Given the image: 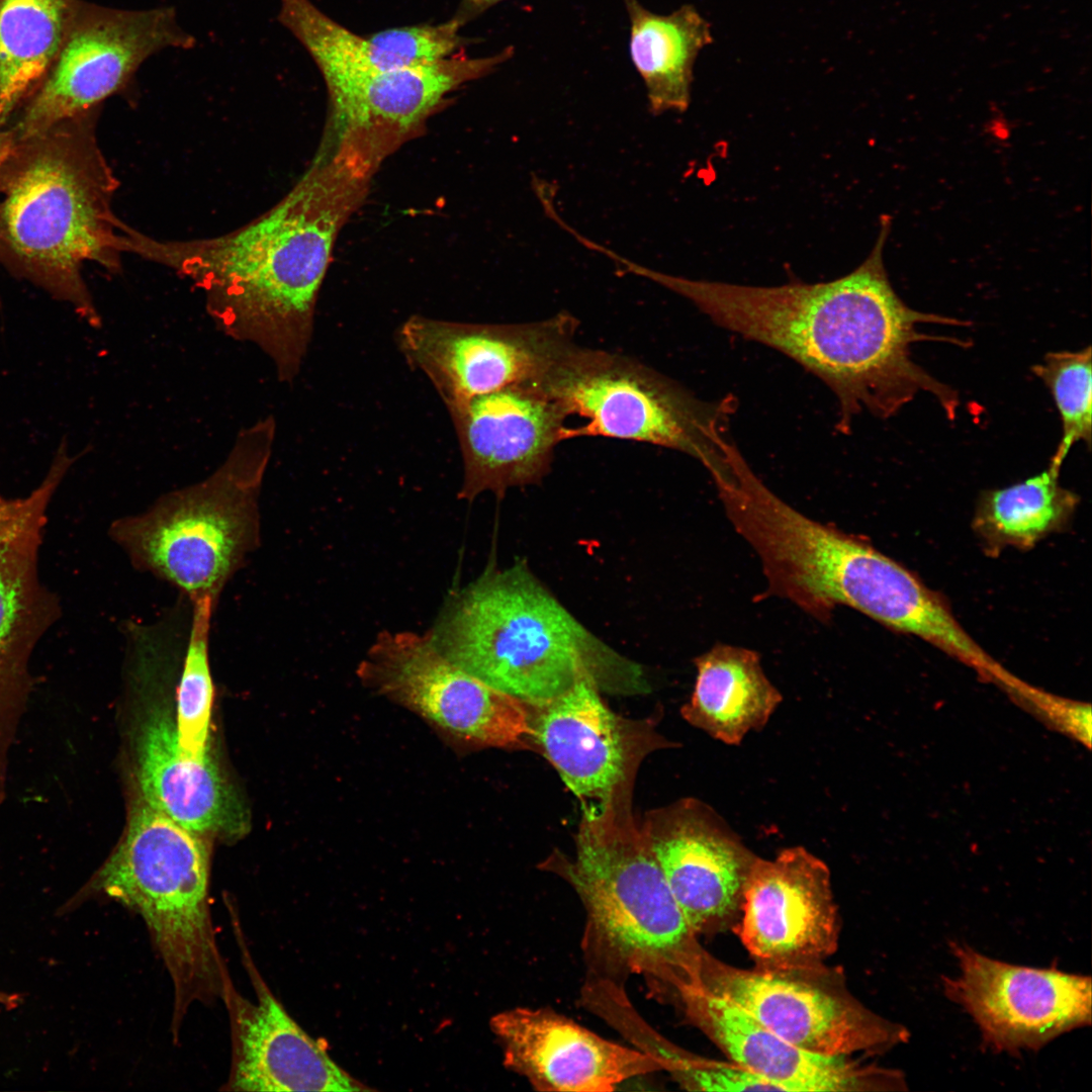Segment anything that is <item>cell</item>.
<instances>
[{"instance_id":"cell-1","label":"cell","mask_w":1092,"mask_h":1092,"mask_svg":"<svg viewBox=\"0 0 1092 1092\" xmlns=\"http://www.w3.org/2000/svg\"><path fill=\"white\" fill-rule=\"evenodd\" d=\"M880 221L867 259L829 282L749 286L650 268L641 275L689 299L719 327L774 348L816 375L837 398L839 432L849 433L862 412L890 418L922 391L931 393L951 420L957 392L917 365L910 349L923 341L964 346L958 339L921 334L917 327L966 324L912 309L897 295L883 260L891 217L883 215Z\"/></svg>"},{"instance_id":"cell-2","label":"cell","mask_w":1092,"mask_h":1092,"mask_svg":"<svg viewBox=\"0 0 1092 1092\" xmlns=\"http://www.w3.org/2000/svg\"><path fill=\"white\" fill-rule=\"evenodd\" d=\"M312 164L273 207L224 235L159 240L124 224L121 251L173 270L205 297L228 336L259 347L280 381L300 372L313 332L318 291L346 213L356 170Z\"/></svg>"},{"instance_id":"cell-3","label":"cell","mask_w":1092,"mask_h":1092,"mask_svg":"<svg viewBox=\"0 0 1092 1092\" xmlns=\"http://www.w3.org/2000/svg\"><path fill=\"white\" fill-rule=\"evenodd\" d=\"M99 109L16 140L0 171V264L95 328L82 269L120 270L124 223L112 208L118 181L98 144Z\"/></svg>"},{"instance_id":"cell-4","label":"cell","mask_w":1092,"mask_h":1092,"mask_svg":"<svg viewBox=\"0 0 1092 1092\" xmlns=\"http://www.w3.org/2000/svg\"><path fill=\"white\" fill-rule=\"evenodd\" d=\"M428 632L453 662L531 706L581 679L616 695L649 689L642 666L582 626L524 563L452 593Z\"/></svg>"},{"instance_id":"cell-5","label":"cell","mask_w":1092,"mask_h":1092,"mask_svg":"<svg viewBox=\"0 0 1092 1092\" xmlns=\"http://www.w3.org/2000/svg\"><path fill=\"white\" fill-rule=\"evenodd\" d=\"M542 866L582 901L590 960L641 975L674 997L699 984L706 949L669 890L642 820L633 815L632 793L582 805L574 858L557 852Z\"/></svg>"},{"instance_id":"cell-6","label":"cell","mask_w":1092,"mask_h":1092,"mask_svg":"<svg viewBox=\"0 0 1092 1092\" xmlns=\"http://www.w3.org/2000/svg\"><path fill=\"white\" fill-rule=\"evenodd\" d=\"M210 855L199 834L142 799L81 898L104 896L140 915L173 985L171 1032L196 1003L222 1000L232 982L209 902Z\"/></svg>"},{"instance_id":"cell-7","label":"cell","mask_w":1092,"mask_h":1092,"mask_svg":"<svg viewBox=\"0 0 1092 1092\" xmlns=\"http://www.w3.org/2000/svg\"><path fill=\"white\" fill-rule=\"evenodd\" d=\"M275 432L271 416L259 420L239 433L208 477L113 521L109 536L131 565L174 585L191 603L217 602L259 546V497Z\"/></svg>"},{"instance_id":"cell-8","label":"cell","mask_w":1092,"mask_h":1092,"mask_svg":"<svg viewBox=\"0 0 1092 1092\" xmlns=\"http://www.w3.org/2000/svg\"><path fill=\"white\" fill-rule=\"evenodd\" d=\"M563 410L564 440L603 436L645 442L686 453L709 472L725 457L736 399L702 401L646 365L572 343L537 380Z\"/></svg>"},{"instance_id":"cell-9","label":"cell","mask_w":1092,"mask_h":1092,"mask_svg":"<svg viewBox=\"0 0 1092 1092\" xmlns=\"http://www.w3.org/2000/svg\"><path fill=\"white\" fill-rule=\"evenodd\" d=\"M699 987L723 997L768 1029L809 1052L881 1055L906 1043L909 1030L858 1001L842 972L825 965L789 970L740 969L707 950Z\"/></svg>"},{"instance_id":"cell-10","label":"cell","mask_w":1092,"mask_h":1092,"mask_svg":"<svg viewBox=\"0 0 1092 1092\" xmlns=\"http://www.w3.org/2000/svg\"><path fill=\"white\" fill-rule=\"evenodd\" d=\"M362 684L428 721L455 743L510 748L532 736L531 705L444 655L428 631H381L356 669Z\"/></svg>"},{"instance_id":"cell-11","label":"cell","mask_w":1092,"mask_h":1092,"mask_svg":"<svg viewBox=\"0 0 1092 1092\" xmlns=\"http://www.w3.org/2000/svg\"><path fill=\"white\" fill-rule=\"evenodd\" d=\"M194 43L170 7L121 10L82 2L53 65L7 127L23 140L100 108L128 88L149 57Z\"/></svg>"},{"instance_id":"cell-12","label":"cell","mask_w":1092,"mask_h":1092,"mask_svg":"<svg viewBox=\"0 0 1092 1092\" xmlns=\"http://www.w3.org/2000/svg\"><path fill=\"white\" fill-rule=\"evenodd\" d=\"M566 311L527 324H468L413 315L396 343L406 363L433 384L446 407L502 387L538 380L573 342Z\"/></svg>"},{"instance_id":"cell-13","label":"cell","mask_w":1092,"mask_h":1092,"mask_svg":"<svg viewBox=\"0 0 1092 1092\" xmlns=\"http://www.w3.org/2000/svg\"><path fill=\"white\" fill-rule=\"evenodd\" d=\"M950 949L959 973L942 978L944 994L972 1017L992 1051L1036 1052L1091 1024L1089 976L1008 964L966 943L951 942Z\"/></svg>"},{"instance_id":"cell-14","label":"cell","mask_w":1092,"mask_h":1092,"mask_svg":"<svg viewBox=\"0 0 1092 1092\" xmlns=\"http://www.w3.org/2000/svg\"><path fill=\"white\" fill-rule=\"evenodd\" d=\"M733 929L764 970L824 965L838 946L840 920L827 864L803 846L757 856Z\"/></svg>"},{"instance_id":"cell-15","label":"cell","mask_w":1092,"mask_h":1092,"mask_svg":"<svg viewBox=\"0 0 1092 1092\" xmlns=\"http://www.w3.org/2000/svg\"><path fill=\"white\" fill-rule=\"evenodd\" d=\"M459 442L463 479L458 496L503 497L539 483L564 440L567 418L537 381L515 383L447 408Z\"/></svg>"},{"instance_id":"cell-16","label":"cell","mask_w":1092,"mask_h":1092,"mask_svg":"<svg viewBox=\"0 0 1092 1092\" xmlns=\"http://www.w3.org/2000/svg\"><path fill=\"white\" fill-rule=\"evenodd\" d=\"M642 823L695 933L733 928L757 855L712 807L695 798L648 811Z\"/></svg>"},{"instance_id":"cell-17","label":"cell","mask_w":1092,"mask_h":1092,"mask_svg":"<svg viewBox=\"0 0 1092 1092\" xmlns=\"http://www.w3.org/2000/svg\"><path fill=\"white\" fill-rule=\"evenodd\" d=\"M581 679L550 702L532 706V736L582 805L632 792L642 759L672 744L647 722L624 719Z\"/></svg>"},{"instance_id":"cell-18","label":"cell","mask_w":1092,"mask_h":1092,"mask_svg":"<svg viewBox=\"0 0 1092 1092\" xmlns=\"http://www.w3.org/2000/svg\"><path fill=\"white\" fill-rule=\"evenodd\" d=\"M232 924L256 1001L242 996L233 981L222 1002L231 1028L232 1059L221 1090L248 1092L369 1090L340 1068L323 1045L287 1013L261 977L243 938L234 907Z\"/></svg>"},{"instance_id":"cell-19","label":"cell","mask_w":1092,"mask_h":1092,"mask_svg":"<svg viewBox=\"0 0 1092 1092\" xmlns=\"http://www.w3.org/2000/svg\"><path fill=\"white\" fill-rule=\"evenodd\" d=\"M675 999L688 1021L713 1041L730 1062L787 1092L895 1091L907 1089L896 1069L861 1064L850 1056H829L799 1048L768 1029L733 1002L699 986Z\"/></svg>"},{"instance_id":"cell-20","label":"cell","mask_w":1092,"mask_h":1092,"mask_svg":"<svg viewBox=\"0 0 1092 1092\" xmlns=\"http://www.w3.org/2000/svg\"><path fill=\"white\" fill-rule=\"evenodd\" d=\"M490 1027L505 1065L540 1091L608 1092L630 1078L661 1070L647 1054L548 1009L506 1010L492 1017Z\"/></svg>"},{"instance_id":"cell-21","label":"cell","mask_w":1092,"mask_h":1092,"mask_svg":"<svg viewBox=\"0 0 1092 1092\" xmlns=\"http://www.w3.org/2000/svg\"><path fill=\"white\" fill-rule=\"evenodd\" d=\"M46 523L37 513L0 539V767L32 688V652L61 615L38 573Z\"/></svg>"},{"instance_id":"cell-22","label":"cell","mask_w":1092,"mask_h":1092,"mask_svg":"<svg viewBox=\"0 0 1092 1092\" xmlns=\"http://www.w3.org/2000/svg\"><path fill=\"white\" fill-rule=\"evenodd\" d=\"M513 55V47L485 57L462 50L430 65L325 80L331 123L346 139L372 129H413L452 91L492 73Z\"/></svg>"},{"instance_id":"cell-23","label":"cell","mask_w":1092,"mask_h":1092,"mask_svg":"<svg viewBox=\"0 0 1092 1092\" xmlns=\"http://www.w3.org/2000/svg\"><path fill=\"white\" fill-rule=\"evenodd\" d=\"M141 799L186 829L236 838L247 832V811L212 755L203 759L180 753L175 722L155 707L136 740Z\"/></svg>"},{"instance_id":"cell-24","label":"cell","mask_w":1092,"mask_h":1092,"mask_svg":"<svg viewBox=\"0 0 1092 1092\" xmlns=\"http://www.w3.org/2000/svg\"><path fill=\"white\" fill-rule=\"evenodd\" d=\"M695 664L694 691L680 714L724 744L739 745L749 732L761 730L783 701L753 650L718 643Z\"/></svg>"},{"instance_id":"cell-25","label":"cell","mask_w":1092,"mask_h":1092,"mask_svg":"<svg viewBox=\"0 0 1092 1092\" xmlns=\"http://www.w3.org/2000/svg\"><path fill=\"white\" fill-rule=\"evenodd\" d=\"M623 3L630 20V57L643 80L650 111H686L696 59L713 41L710 23L690 4L657 14L639 0Z\"/></svg>"},{"instance_id":"cell-26","label":"cell","mask_w":1092,"mask_h":1092,"mask_svg":"<svg viewBox=\"0 0 1092 1092\" xmlns=\"http://www.w3.org/2000/svg\"><path fill=\"white\" fill-rule=\"evenodd\" d=\"M81 3L0 0V129L47 75Z\"/></svg>"},{"instance_id":"cell-27","label":"cell","mask_w":1092,"mask_h":1092,"mask_svg":"<svg viewBox=\"0 0 1092 1092\" xmlns=\"http://www.w3.org/2000/svg\"><path fill=\"white\" fill-rule=\"evenodd\" d=\"M1060 470L1044 471L1010 486L981 494L974 528L989 550L1026 549L1066 526L1078 496L1059 482Z\"/></svg>"},{"instance_id":"cell-28","label":"cell","mask_w":1092,"mask_h":1092,"mask_svg":"<svg viewBox=\"0 0 1092 1092\" xmlns=\"http://www.w3.org/2000/svg\"><path fill=\"white\" fill-rule=\"evenodd\" d=\"M192 604L185 654L177 689L176 739L180 753L203 759L211 754L209 724L214 687L209 665V632L216 601Z\"/></svg>"},{"instance_id":"cell-29","label":"cell","mask_w":1092,"mask_h":1092,"mask_svg":"<svg viewBox=\"0 0 1092 1092\" xmlns=\"http://www.w3.org/2000/svg\"><path fill=\"white\" fill-rule=\"evenodd\" d=\"M1091 347L1079 351L1048 353L1032 367L1050 390L1062 423V438L1050 466L1061 470L1071 448L1078 442L1091 445L1092 371Z\"/></svg>"},{"instance_id":"cell-30","label":"cell","mask_w":1092,"mask_h":1092,"mask_svg":"<svg viewBox=\"0 0 1092 1092\" xmlns=\"http://www.w3.org/2000/svg\"><path fill=\"white\" fill-rule=\"evenodd\" d=\"M658 1063L661 1070L690 1091H783L779 1085L737 1064L703 1059L671 1042L660 1051Z\"/></svg>"},{"instance_id":"cell-31","label":"cell","mask_w":1092,"mask_h":1092,"mask_svg":"<svg viewBox=\"0 0 1092 1092\" xmlns=\"http://www.w3.org/2000/svg\"><path fill=\"white\" fill-rule=\"evenodd\" d=\"M74 463V458L62 443L41 483L28 495L21 498H5L0 495V539L12 533L30 517L46 511L60 482Z\"/></svg>"},{"instance_id":"cell-32","label":"cell","mask_w":1092,"mask_h":1092,"mask_svg":"<svg viewBox=\"0 0 1092 1092\" xmlns=\"http://www.w3.org/2000/svg\"><path fill=\"white\" fill-rule=\"evenodd\" d=\"M505 0H460L452 16L462 27Z\"/></svg>"},{"instance_id":"cell-33","label":"cell","mask_w":1092,"mask_h":1092,"mask_svg":"<svg viewBox=\"0 0 1092 1092\" xmlns=\"http://www.w3.org/2000/svg\"><path fill=\"white\" fill-rule=\"evenodd\" d=\"M15 143L16 139L11 129L8 127L0 129V171Z\"/></svg>"}]
</instances>
